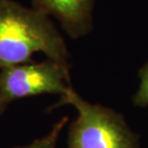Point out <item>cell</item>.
I'll list each match as a JSON object with an SVG mask.
<instances>
[{"mask_svg":"<svg viewBox=\"0 0 148 148\" xmlns=\"http://www.w3.org/2000/svg\"><path fill=\"white\" fill-rule=\"evenodd\" d=\"M33 8L54 16L73 38L84 36L91 28L93 0H32Z\"/></svg>","mask_w":148,"mask_h":148,"instance_id":"277c9868","label":"cell"},{"mask_svg":"<svg viewBox=\"0 0 148 148\" xmlns=\"http://www.w3.org/2000/svg\"><path fill=\"white\" fill-rule=\"evenodd\" d=\"M37 52L66 66V42L48 16L14 0H0V69L32 63Z\"/></svg>","mask_w":148,"mask_h":148,"instance_id":"6da1fadb","label":"cell"},{"mask_svg":"<svg viewBox=\"0 0 148 148\" xmlns=\"http://www.w3.org/2000/svg\"><path fill=\"white\" fill-rule=\"evenodd\" d=\"M69 121V117L64 116L60 119L57 123L53 125L51 131L44 137L40 138H37L33 143L24 146H17L14 148H56L57 146V141L60 136L62 130L66 126V124Z\"/></svg>","mask_w":148,"mask_h":148,"instance_id":"5b68a950","label":"cell"},{"mask_svg":"<svg viewBox=\"0 0 148 148\" xmlns=\"http://www.w3.org/2000/svg\"><path fill=\"white\" fill-rule=\"evenodd\" d=\"M140 86L137 95L135 96V103L138 106L148 105V64L143 67L140 72Z\"/></svg>","mask_w":148,"mask_h":148,"instance_id":"8992f818","label":"cell"},{"mask_svg":"<svg viewBox=\"0 0 148 148\" xmlns=\"http://www.w3.org/2000/svg\"><path fill=\"white\" fill-rule=\"evenodd\" d=\"M70 87L69 66L47 59L0 70V114L18 99L44 93L64 95Z\"/></svg>","mask_w":148,"mask_h":148,"instance_id":"3957f363","label":"cell"},{"mask_svg":"<svg viewBox=\"0 0 148 148\" xmlns=\"http://www.w3.org/2000/svg\"><path fill=\"white\" fill-rule=\"evenodd\" d=\"M70 104L78 112L67 136V148H138L135 135L121 115L109 108L90 104L71 87L50 110Z\"/></svg>","mask_w":148,"mask_h":148,"instance_id":"7a4b0ae2","label":"cell"}]
</instances>
